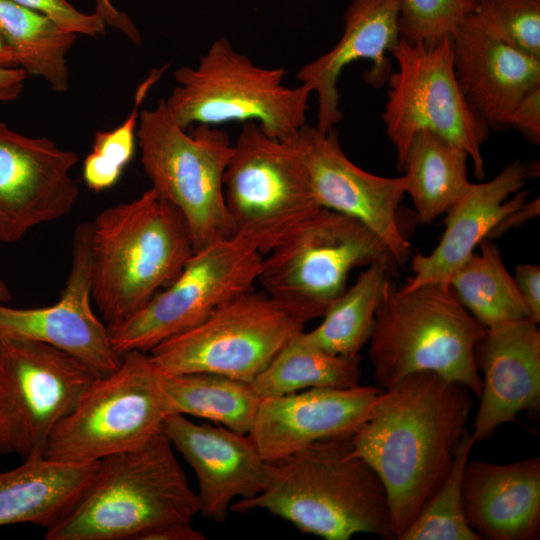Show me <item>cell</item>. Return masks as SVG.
<instances>
[{
    "label": "cell",
    "instance_id": "cell-28",
    "mask_svg": "<svg viewBox=\"0 0 540 540\" xmlns=\"http://www.w3.org/2000/svg\"><path fill=\"white\" fill-rule=\"evenodd\" d=\"M0 31L27 76L44 79L55 92L69 90L66 55L78 34L11 0H0Z\"/></svg>",
    "mask_w": 540,
    "mask_h": 540
},
{
    "label": "cell",
    "instance_id": "cell-6",
    "mask_svg": "<svg viewBox=\"0 0 540 540\" xmlns=\"http://www.w3.org/2000/svg\"><path fill=\"white\" fill-rule=\"evenodd\" d=\"M284 67L264 68L237 52L225 38L214 41L196 67L174 72L177 86L165 103L183 129L228 121H256L272 138L285 141L306 124L312 90L283 85Z\"/></svg>",
    "mask_w": 540,
    "mask_h": 540
},
{
    "label": "cell",
    "instance_id": "cell-27",
    "mask_svg": "<svg viewBox=\"0 0 540 540\" xmlns=\"http://www.w3.org/2000/svg\"><path fill=\"white\" fill-rule=\"evenodd\" d=\"M396 265L392 259L368 265L355 283L328 307L322 322L305 332L307 339L330 354L358 357L369 342L376 311Z\"/></svg>",
    "mask_w": 540,
    "mask_h": 540
},
{
    "label": "cell",
    "instance_id": "cell-24",
    "mask_svg": "<svg viewBox=\"0 0 540 540\" xmlns=\"http://www.w3.org/2000/svg\"><path fill=\"white\" fill-rule=\"evenodd\" d=\"M462 494L467 523L479 539H539V457L508 464L468 459Z\"/></svg>",
    "mask_w": 540,
    "mask_h": 540
},
{
    "label": "cell",
    "instance_id": "cell-16",
    "mask_svg": "<svg viewBox=\"0 0 540 540\" xmlns=\"http://www.w3.org/2000/svg\"><path fill=\"white\" fill-rule=\"evenodd\" d=\"M91 222L74 231L72 263L59 300L46 307L14 308L0 303V340H28L59 348L98 377L114 372L123 355L113 347L107 324L92 309Z\"/></svg>",
    "mask_w": 540,
    "mask_h": 540
},
{
    "label": "cell",
    "instance_id": "cell-33",
    "mask_svg": "<svg viewBox=\"0 0 540 540\" xmlns=\"http://www.w3.org/2000/svg\"><path fill=\"white\" fill-rule=\"evenodd\" d=\"M164 69L163 67L152 70L150 75L139 84L133 108L120 125L95 134L92 150L84 159L82 168L83 179L89 189L100 192L114 186L133 158L140 106Z\"/></svg>",
    "mask_w": 540,
    "mask_h": 540
},
{
    "label": "cell",
    "instance_id": "cell-44",
    "mask_svg": "<svg viewBox=\"0 0 540 540\" xmlns=\"http://www.w3.org/2000/svg\"><path fill=\"white\" fill-rule=\"evenodd\" d=\"M11 297V292L7 284L0 278V303L9 302Z\"/></svg>",
    "mask_w": 540,
    "mask_h": 540
},
{
    "label": "cell",
    "instance_id": "cell-22",
    "mask_svg": "<svg viewBox=\"0 0 540 540\" xmlns=\"http://www.w3.org/2000/svg\"><path fill=\"white\" fill-rule=\"evenodd\" d=\"M400 0H353L344 13V32L328 52L302 66L297 80L317 95V129L327 132L342 120L339 109L338 79L350 63L373 62L364 78L379 87L391 73L386 56L398 42Z\"/></svg>",
    "mask_w": 540,
    "mask_h": 540
},
{
    "label": "cell",
    "instance_id": "cell-13",
    "mask_svg": "<svg viewBox=\"0 0 540 540\" xmlns=\"http://www.w3.org/2000/svg\"><path fill=\"white\" fill-rule=\"evenodd\" d=\"M263 254L234 235L193 253L180 274L127 318L107 325L121 355L150 352L198 325L237 296L254 290Z\"/></svg>",
    "mask_w": 540,
    "mask_h": 540
},
{
    "label": "cell",
    "instance_id": "cell-39",
    "mask_svg": "<svg viewBox=\"0 0 540 540\" xmlns=\"http://www.w3.org/2000/svg\"><path fill=\"white\" fill-rule=\"evenodd\" d=\"M106 24L124 33L132 42L141 44V36L132 20L120 12L111 0H96V11Z\"/></svg>",
    "mask_w": 540,
    "mask_h": 540
},
{
    "label": "cell",
    "instance_id": "cell-10",
    "mask_svg": "<svg viewBox=\"0 0 540 540\" xmlns=\"http://www.w3.org/2000/svg\"><path fill=\"white\" fill-rule=\"evenodd\" d=\"M381 259L396 262L367 225L323 208L263 255L258 283L309 322L322 317L346 290L352 270Z\"/></svg>",
    "mask_w": 540,
    "mask_h": 540
},
{
    "label": "cell",
    "instance_id": "cell-18",
    "mask_svg": "<svg viewBox=\"0 0 540 540\" xmlns=\"http://www.w3.org/2000/svg\"><path fill=\"white\" fill-rule=\"evenodd\" d=\"M382 389L310 388L261 398L247 434L266 462L329 439L351 438L371 415Z\"/></svg>",
    "mask_w": 540,
    "mask_h": 540
},
{
    "label": "cell",
    "instance_id": "cell-32",
    "mask_svg": "<svg viewBox=\"0 0 540 540\" xmlns=\"http://www.w3.org/2000/svg\"><path fill=\"white\" fill-rule=\"evenodd\" d=\"M474 444L465 430L444 480L398 540H480L467 523L462 494L463 473Z\"/></svg>",
    "mask_w": 540,
    "mask_h": 540
},
{
    "label": "cell",
    "instance_id": "cell-31",
    "mask_svg": "<svg viewBox=\"0 0 540 540\" xmlns=\"http://www.w3.org/2000/svg\"><path fill=\"white\" fill-rule=\"evenodd\" d=\"M455 271L449 286L462 305L486 328L527 318L514 278L489 239Z\"/></svg>",
    "mask_w": 540,
    "mask_h": 540
},
{
    "label": "cell",
    "instance_id": "cell-40",
    "mask_svg": "<svg viewBox=\"0 0 540 540\" xmlns=\"http://www.w3.org/2000/svg\"><path fill=\"white\" fill-rule=\"evenodd\" d=\"M205 536L191 524H167L155 527L138 540H204Z\"/></svg>",
    "mask_w": 540,
    "mask_h": 540
},
{
    "label": "cell",
    "instance_id": "cell-30",
    "mask_svg": "<svg viewBox=\"0 0 540 540\" xmlns=\"http://www.w3.org/2000/svg\"><path fill=\"white\" fill-rule=\"evenodd\" d=\"M360 357L330 354L297 332L269 365L251 382L260 398L286 395L310 388H347L359 385Z\"/></svg>",
    "mask_w": 540,
    "mask_h": 540
},
{
    "label": "cell",
    "instance_id": "cell-25",
    "mask_svg": "<svg viewBox=\"0 0 540 540\" xmlns=\"http://www.w3.org/2000/svg\"><path fill=\"white\" fill-rule=\"evenodd\" d=\"M98 464L67 463L40 455L0 472V526L32 523L51 528L86 492Z\"/></svg>",
    "mask_w": 540,
    "mask_h": 540
},
{
    "label": "cell",
    "instance_id": "cell-34",
    "mask_svg": "<svg viewBox=\"0 0 540 540\" xmlns=\"http://www.w3.org/2000/svg\"><path fill=\"white\" fill-rule=\"evenodd\" d=\"M468 19L491 36L540 58V0H479Z\"/></svg>",
    "mask_w": 540,
    "mask_h": 540
},
{
    "label": "cell",
    "instance_id": "cell-9",
    "mask_svg": "<svg viewBox=\"0 0 540 540\" xmlns=\"http://www.w3.org/2000/svg\"><path fill=\"white\" fill-rule=\"evenodd\" d=\"M398 70L388 77L382 118L401 170L413 137L430 130L462 148L477 179L485 176L482 146L489 127L465 96L455 75L452 36L432 46L400 39L391 49Z\"/></svg>",
    "mask_w": 540,
    "mask_h": 540
},
{
    "label": "cell",
    "instance_id": "cell-42",
    "mask_svg": "<svg viewBox=\"0 0 540 540\" xmlns=\"http://www.w3.org/2000/svg\"><path fill=\"white\" fill-rule=\"evenodd\" d=\"M27 77L19 67H0V102L15 101L21 95Z\"/></svg>",
    "mask_w": 540,
    "mask_h": 540
},
{
    "label": "cell",
    "instance_id": "cell-2",
    "mask_svg": "<svg viewBox=\"0 0 540 540\" xmlns=\"http://www.w3.org/2000/svg\"><path fill=\"white\" fill-rule=\"evenodd\" d=\"M266 510L302 533L348 540L358 533L394 539L385 487L353 448L351 438L315 442L267 462L261 493L230 510Z\"/></svg>",
    "mask_w": 540,
    "mask_h": 540
},
{
    "label": "cell",
    "instance_id": "cell-21",
    "mask_svg": "<svg viewBox=\"0 0 540 540\" xmlns=\"http://www.w3.org/2000/svg\"><path fill=\"white\" fill-rule=\"evenodd\" d=\"M529 175L527 165L514 161L493 179L471 183L446 212L445 230L437 246L427 255L413 256V274L400 287L411 290L426 284L449 285L452 275L476 246L488 239L506 215L526 202L527 191L520 189Z\"/></svg>",
    "mask_w": 540,
    "mask_h": 540
},
{
    "label": "cell",
    "instance_id": "cell-1",
    "mask_svg": "<svg viewBox=\"0 0 540 540\" xmlns=\"http://www.w3.org/2000/svg\"><path fill=\"white\" fill-rule=\"evenodd\" d=\"M470 393L434 372L409 374L382 389L371 415L351 437L354 451L385 487L394 539L444 480L466 430Z\"/></svg>",
    "mask_w": 540,
    "mask_h": 540
},
{
    "label": "cell",
    "instance_id": "cell-29",
    "mask_svg": "<svg viewBox=\"0 0 540 540\" xmlns=\"http://www.w3.org/2000/svg\"><path fill=\"white\" fill-rule=\"evenodd\" d=\"M163 385L171 414L208 419L241 434L249 433L261 400L251 383L215 373L164 372Z\"/></svg>",
    "mask_w": 540,
    "mask_h": 540
},
{
    "label": "cell",
    "instance_id": "cell-20",
    "mask_svg": "<svg viewBox=\"0 0 540 540\" xmlns=\"http://www.w3.org/2000/svg\"><path fill=\"white\" fill-rule=\"evenodd\" d=\"M475 358L483 379L475 415L474 442L488 440L519 412L540 408V330L528 318L486 328Z\"/></svg>",
    "mask_w": 540,
    "mask_h": 540
},
{
    "label": "cell",
    "instance_id": "cell-37",
    "mask_svg": "<svg viewBox=\"0 0 540 540\" xmlns=\"http://www.w3.org/2000/svg\"><path fill=\"white\" fill-rule=\"evenodd\" d=\"M509 126L518 130L528 141L540 142V86L531 90L514 109Z\"/></svg>",
    "mask_w": 540,
    "mask_h": 540
},
{
    "label": "cell",
    "instance_id": "cell-41",
    "mask_svg": "<svg viewBox=\"0 0 540 540\" xmlns=\"http://www.w3.org/2000/svg\"><path fill=\"white\" fill-rule=\"evenodd\" d=\"M540 204L539 198L530 202H525L508 215H506L491 231L488 239L496 236H501L504 232L511 228L521 226L526 221L536 217L539 214Z\"/></svg>",
    "mask_w": 540,
    "mask_h": 540
},
{
    "label": "cell",
    "instance_id": "cell-5",
    "mask_svg": "<svg viewBox=\"0 0 540 540\" xmlns=\"http://www.w3.org/2000/svg\"><path fill=\"white\" fill-rule=\"evenodd\" d=\"M483 326L449 285L404 290L389 281L376 311L369 359L377 387L386 389L416 372H434L479 397L476 346Z\"/></svg>",
    "mask_w": 540,
    "mask_h": 540
},
{
    "label": "cell",
    "instance_id": "cell-19",
    "mask_svg": "<svg viewBox=\"0 0 540 540\" xmlns=\"http://www.w3.org/2000/svg\"><path fill=\"white\" fill-rule=\"evenodd\" d=\"M163 431L197 476L204 517L223 522L233 500L250 499L263 490L267 462L247 434L198 424L182 414L167 416Z\"/></svg>",
    "mask_w": 540,
    "mask_h": 540
},
{
    "label": "cell",
    "instance_id": "cell-7",
    "mask_svg": "<svg viewBox=\"0 0 540 540\" xmlns=\"http://www.w3.org/2000/svg\"><path fill=\"white\" fill-rule=\"evenodd\" d=\"M136 135L151 188L180 211L194 251L234 236L223 187L233 151L228 134L206 124L187 132L160 99L140 110Z\"/></svg>",
    "mask_w": 540,
    "mask_h": 540
},
{
    "label": "cell",
    "instance_id": "cell-36",
    "mask_svg": "<svg viewBox=\"0 0 540 540\" xmlns=\"http://www.w3.org/2000/svg\"><path fill=\"white\" fill-rule=\"evenodd\" d=\"M47 15L65 30L91 37L105 34L106 23L97 13H83L67 0H11Z\"/></svg>",
    "mask_w": 540,
    "mask_h": 540
},
{
    "label": "cell",
    "instance_id": "cell-3",
    "mask_svg": "<svg viewBox=\"0 0 540 540\" xmlns=\"http://www.w3.org/2000/svg\"><path fill=\"white\" fill-rule=\"evenodd\" d=\"M180 211L153 188L91 221V298L107 325L168 286L194 253Z\"/></svg>",
    "mask_w": 540,
    "mask_h": 540
},
{
    "label": "cell",
    "instance_id": "cell-11",
    "mask_svg": "<svg viewBox=\"0 0 540 540\" xmlns=\"http://www.w3.org/2000/svg\"><path fill=\"white\" fill-rule=\"evenodd\" d=\"M306 323L287 304L252 290L148 353L166 373H215L251 383Z\"/></svg>",
    "mask_w": 540,
    "mask_h": 540
},
{
    "label": "cell",
    "instance_id": "cell-26",
    "mask_svg": "<svg viewBox=\"0 0 540 540\" xmlns=\"http://www.w3.org/2000/svg\"><path fill=\"white\" fill-rule=\"evenodd\" d=\"M468 159L466 151L430 130L413 137L401 170L419 222L445 214L467 191Z\"/></svg>",
    "mask_w": 540,
    "mask_h": 540
},
{
    "label": "cell",
    "instance_id": "cell-15",
    "mask_svg": "<svg viewBox=\"0 0 540 540\" xmlns=\"http://www.w3.org/2000/svg\"><path fill=\"white\" fill-rule=\"evenodd\" d=\"M285 142L301 165L315 201L363 222L386 244L397 264H405L411 246L398 219L404 177L378 176L355 165L342 150L335 127L322 132L305 124Z\"/></svg>",
    "mask_w": 540,
    "mask_h": 540
},
{
    "label": "cell",
    "instance_id": "cell-38",
    "mask_svg": "<svg viewBox=\"0 0 540 540\" xmlns=\"http://www.w3.org/2000/svg\"><path fill=\"white\" fill-rule=\"evenodd\" d=\"M515 283L527 310V318L535 323L540 321V267L535 264H518Z\"/></svg>",
    "mask_w": 540,
    "mask_h": 540
},
{
    "label": "cell",
    "instance_id": "cell-12",
    "mask_svg": "<svg viewBox=\"0 0 540 540\" xmlns=\"http://www.w3.org/2000/svg\"><path fill=\"white\" fill-rule=\"evenodd\" d=\"M223 187L235 235L263 255L323 209L290 146L267 135L256 121L242 126Z\"/></svg>",
    "mask_w": 540,
    "mask_h": 540
},
{
    "label": "cell",
    "instance_id": "cell-4",
    "mask_svg": "<svg viewBox=\"0 0 540 540\" xmlns=\"http://www.w3.org/2000/svg\"><path fill=\"white\" fill-rule=\"evenodd\" d=\"M199 513L174 447L162 430L138 448L107 456L80 500L45 532L46 540H138Z\"/></svg>",
    "mask_w": 540,
    "mask_h": 540
},
{
    "label": "cell",
    "instance_id": "cell-45",
    "mask_svg": "<svg viewBox=\"0 0 540 540\" xmlns=\"http://www.w3.org/2000/svg\"><path fill=\"white\" fill-rule=\"evenodd\" d=\"M475 1H477V2H478L479 0H475Z\"/></svg>",
    "mask_w": 540,
    "mask_h": 540
},
{
    "label": "cell",
    "instance_id": "cell-23",
    "mask_svg": "<svg viewBox=\"0 0 540 540\" xmlns=\"http://www.w3.org/2000/svg\"><path fill=\"white\" fill-rule=\"evenodd\" d=\"M457 80L489 128H509L519 102L540 86V58L484 32L468 17L452 35Z\"/></svg>",
    "mask_w": 540,
    "mask_h": 540
},
{
    "label": "cell",
    "instance_id": "cell-43",
    "mask_svg": "<svg viewBox=\"0 0 540 540\" xmlns=\"http://www.w3.org/2000/svg\"><path fill=\"white\" fill-rule=\"evenodd\" d=\"M0 67L15 68L18 67L14 53L6 42L0 31Z\"/></svg>",
    "mask_w": 540,
    "mask_h": 540
},
{
    "label": "cell",
    "instance_id": "cell-14",
    "mask_svg": "<svg viewBox=\"0 0 540 540\" xmlns=\"http://www.w3.org/2000/svg\"><path fill=\"white\" fill-rule=\"evenodd\" d=\"M97 377L54 346L0 340V454L43 455L53 430Z\"/></svg>",
    "mask_w": 540,
    "mask_h": 540
},
{
    "label": "cell",
    "instance_id": "cell-8",
    "mask_svg": "<svg viewBox=\"0 0 540 540\" xmlns=\"http://www.w3.org/2000/svg\"><path fill=\"white\" fill-rule=\"evenodd\" d=\"M163 375L148 352L123 354L120 366L97 377L56 426L43 455L88 464L143 446L171 415Z\"/></svg>",
    "mask_w": 540,
    "mask_h": 540
},
{
    "label": "cell",
    "instance_id": "cell-35",
    "mask_svg": "<svg viewBox=\"0 0 540 540\" xmlns=\"http://www.w3.org/2000/svg\"><path fill=\"white\" fill-rule=\"evenodd\" d=\"M477 3L475 0H400V39L414 45H435L452 36L475 11Z\"/></svg>",
    "mask_w": 540,
    "mask_h": 540
},
{
    "label": "cell",
    "instance_id": "cell-17",
    "mask_svg": "<svg viewBox=\"0 0 540 540\" xmlns=\"http://www.w3.org/2000/svg\"><path fill=\"white\" fill-rule=\"evenodd\" d=\"M75 152L46 137H29L0 122V242L67 215L79 190L71 176Z\"/></svg>",
    "mask_w": 540,
    "mask_h": 540
}]
</instances>
